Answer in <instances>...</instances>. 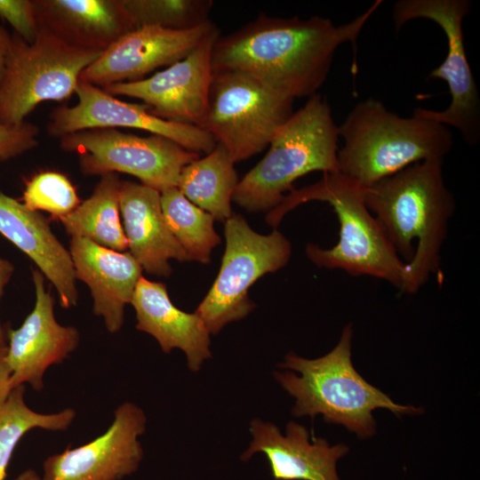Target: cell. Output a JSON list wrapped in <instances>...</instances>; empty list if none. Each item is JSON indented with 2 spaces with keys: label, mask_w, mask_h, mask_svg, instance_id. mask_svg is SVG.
I'll return each instance as SVG.
<instances>
[{
  "label": "cell",
  "mask_w": 480,
  "mask_h": 480,
  "mask_svg": "<svg viewBox=\"0 0 480 480\" xmlns=\"http://www.w3.org/2000/svg\"><path fill=\"white\" fill-rule=\"evenodd\" d=\"M352 335V325H346L335 348L319 358L287 355L278 366L300 375L276 372L275 378L296 399L292 410L294 416L322 414L325 421L342 425L359 439H367L376 432L375 409L386 408L398 417L422 410L396 404L356 371L351 361Z\"/></svg>",
  "instance_id": "cell-5"
},
{
  "label": "cell",
  "mask_w": 480,
  "mask_h": 480,
  "mask_svg": "<svg viewBox=\"0 0 480 480\" xmlns=\"http://www.w3.org/2000/svg\"><path fill=\"white\" fill-rule=\"evenodd\" d=\"M234 164L227 148L216 143L204 157L197 158L182 169L177 188L188 200L214 220H227L233 214L231 200L239 182Z\"/></svg>",
  "instance_id": "cell-23"
},
{
  "label": "cell",
  "mask_w": 480,
  "mask_h": 480,
  "mask_svg": "<svg viewBox=\"0 0 480 480\" xmlns=\"http://www.w3.org/2000/svg\"><path fill=\"white\" fill-rule=\"evenodd\" d=\"M226 248L220 272L195 313L210 334L246 316L255 307L249 288L267 273L284 268L292 254L289 240L279 231L260 235L234 213L225 220Z\"/></svg>",
  "instance_id": "cell-9"
},
{
  "label": "cell",
  "mask_w": 480,
  "mask_h": 480,
  "mask_svg": "<svg viewBox=\"0 0 480 480\" xmlns=\"http://www.w3.org/2000/svg\"><path fill=\"white\" fill-rule=\"evenodd\" d=\"M39 28L66 44L103 52L136 28L121 0H33Z\"/></svg>",
  "instance_id": "cell-19"
},
{
  "label": "cell",
  "mask_w": 480,
  "mask_h": 480,
  "mask_svg": "<svg viewBox=\"0 0 480 480\" xmlns=\"http://www.w3.org/2000/svg\"><path fill=\"white\" fill-rule=\"evenodd\" d=\"M13 480H42L41 476L32 468L26 469L17 476Z\"/></svg>",
  "instance_id": "cell-34"
},
{
  "label": "cell",
  "mask_w": 480,
  "mask_h": 480,
  "mask_svg": "<svg viewBox=\"0 0 480 480\" xmlns=\"http://www.w3.org/2000/svg\"><path fill=\"white\" fill-rule=\"evenodd\" d=\"M160 193L164 220L188 260L210 262L212 249L220 244L213 217L188 200L176 187Z\"/></svg>",
  "instance_id": "cell-25"
},
{
  "label": "cell",
  "mask_w": 480,
  "mask_h": 480,
  "mask_svg": "<svg viewBox=\"0 0 480 480\" xmlns=\"http://www.w3.org/2000/svg\"><path fill=\"white\" fill-rule=\"evenodd\" d=\"M60 145L79 156L85 175L124 172L159 192L178 186L182 169L199 158L164 136L141 137L116 128H92L64 135Z\"/></svg>",
  "instance_id": "cell-10"
},
{
  "label": "cell",
  "mask_w": 480,
  "mask_h": 480,
  "mask_svg": "<svg viewBox=\"0 0 480 480\" xmlns=\"http://www.w3.org/2000/svg\"><path fill=\"white\" fill-rule=\"evenodd\" d=\"M101 53L71 46L42 28L31 44L13 34L0 84V124H20L43 101L69 98Z\"/></svg>",
  "instance_id": "cell-7"
},
{
  "label": "cell",
  "mask_w": 480,
  "mask_h": 480,
  "mask_svg": "<svg viewBox=\"0 0 480 480\" xmlns=\"http://www.w3.org/2000/svg\"><path fill=\"white\" fill-rule=\"evenodd\" d=\"M0 18L25 42L31 44L36 40L39 26L33 0H0Z\"/></svg>",
  "instance_id": "cell-29"
},
{
  "label": "cell",
  "mask_w": 480,
  "mask_h": 480,
  "mask_svg": "<svg viewBox=\"0 0 480 480\" xmlns=\"http://www.w3.org/2000/svg\"><path fill=\"white\" fill-rule=\"evenodd\" d=\"M470 9L468 0H400L393 6V20L396 29L416 19L430 20L443 29L447 39V54L429 77L446 82L451 103L441 111L422 108L414 111L456 128L467 144L475 146L480 140V98L466 54L462 25Z\"/></svg>",
  "instance_id": "cell-11"
},
{
  "label": "cell",
  "mask_w": 480,
  "mask_h": 480,
  "mask_svg": "<svg viewBox=\"0 0 480 480\" xmlns=\"http://www.w3.org/2000/svg\"><path fill=\"white\" fill-rule=\"evenodd\" d=\"M294 100L237 71L212 72L198 127L223 145L235 163L259 154L292 115Z\"/></svg>",
  "instance_id": "cell-8"
},
{
  "label": "cell",
  "mask_w": 480,
  "mask_h": 480,
  "mask_svg": "<svg viewBox=\"0 0 480 480\" xmlns=\"http://www.w3.org/2000/svg\"><path fill=\"white\" fill-rule=\"evenodd\" d=\"M338 128L344 141L338 172L364 187L415 163L444 160L453 145L448 126L414 110L401 116L372 98L358 102Z\"/></svg>",
  "instance_id": "cell-4"
},
{
  "label": "cell",
  "mask_w": 480,
  "mask_h": 480,
  "mask_svg": "<svg viewBox=\"0 0 480 480\" xmlns=\"http://www.w3.org/2000/svg\"><path fill=\"white\" fill-rule=\"evenodd\" d=\"M69 252L76 278L91 290L94 314L103 318L109 332H117L143 268L130 252L108 249L83 237H72Z\"/></svg>",
  "instance_id": "cell-18"
},
{
  "label": "cell",
  "mask_w": 480,
  "mask_h": 480,
  "mask_svg": "<svg viewBox=\"0 0 480 480\" xmlns=\"http://www.w3.org/2000/svg\"><path fill=\"white\" fill-rule=\"evenodd\" d=\"M378 0L363 14L343 25L327 18L270 17L263 13L220 36L211 56L212 72L246 74L284 97H311L325 82L337 49L355 43Z\"/></svg>",
  "instance_id": "cell-1"
},
{
  "label": "cell",
  "mask_w": 480,
  "mask_h": 480,
  "mask_svg": "<svg viewBox=\"0 0 480 480\" xmlns=\"http://www.w3.org/2000/svg\"><path fill=\"white\" fill-rule=\"evenodd\" d=\"M22 199L29 210L47 212L59 220L80 204L71 181L57 172H44L33 176L26 183Z\"/></svg>",
  "instance_id": "cell-28"
},
{
  "label": "cell",
  "mask_w": 480,
  "mask_h": 480,
  "mask_svg": "<svg viewBox=\"0 0 480 480\" xmlns=\"http://www.w3.org/2000/svg\"><path fill=\"white\" fill-rule=\"evenodd\" d=\"M33 281L36 304L23 324L8 332L7 362L12 388L28 383L41 391L46 370L60 364L77 348L80 335L76 327L57 322L54 300L44 288L41 271L33 270Z\"/></svg>",
  "instance_id": "cell-16"
},
{
  "label": "cell",
  "mask_w": 480,
  "mask_h": 480,
  "mask_svg": "<svg viewBox=\"0 0 480 480\" xmlns=\"http://www.w3.org/2000/svg\"><path fill=\"white\" fill-rule=\"evenodd\" d=\"M38 133V127L26 121L18 125L0 124V160L13 158L36 147Z\"/></svg>",
  "instance_id": "cell-30"
},
{
  "label": "cell",
  "mask_w": 480,
  "mask_h": 480,
  "mask_svg": "<svg viewBox=\"0 0 480 480\" xmlns=\"http://www.w3.org/2000/svg\"><path fill=\"white\" fill-rule=\"evenodd\" d=\"M13 270H14V267L12 264V262H10L7 260L0 259V300L4 293L5 285L8 284V282L10 281L12 276ZM0 346H7L4 331L1 324V321H0Z\"/></svg>",
  "instance_id": "cell-32"
},
{
  "label": "cell",
  "mask_w": 480,
  "mask_h": 480,
  "mask_svg": "<svg viewBox=\"0 0 480 480\" xmlns=\"http://www.w3.org/2000/svg\"><path fill=\"white\" fill-rule=\"evenodd\" d=\"M211 20L189 30L143 26L124 35L81 74L79 80L104 88L138 81L190 53L215 27Z\"/></svg>",
  "instance_id": "cell-15"
},
{
  "label": "cell",
  "mask_w": 480,
  "mask_h": 480,
  "mask_svg": "<svg viewBox=\"0 0 480 480\" xmlns=\"http://www.w3.org/2000/svg\"><path fill=\"white\" fill-rule=\"evenodd\" d=\"M366 187L340 172L324 173L316 183L292 189L267 214L276 227L284 216L309 201L328 203L336 213L339 240L332 248L306 246L308 258L318 268L343 270L350 276L384 280L402 291L406 262L401 260L365 204Z\"/></svg>",
  "instance_id": "cell-3"
},
{
  "label": "cell",
  "mask_w": 480,
  "mask_h": 480,
  "mask_svg": "<svg viewBox=\"0 0 480 480\" xmlns=\"http://www.w3.org/2000/svg\"><path fill=\"white\" fill-rule=\"evenodd\" d=\"M74 107L60 106L52 109L47 125L48 133L64 135L92 128H134L168 138L184 148L208 154L216 146L214 139L201 128L159 118L145 104H132L115 98L102 88L78 81Z\"/></svg>",
  "instance_id": "cell-13"
},
{
  "label": "cell",
  "mask_w": 480,
  "mask_h": 480,
  "mask_svg": "<svg viewBox=\"0 0 480 480\" xmlns=\"http://www.w3.org/2000/svg\"><path fill=\"white\" fill-rule=\"evenodd\" d=\"M11 42L12 36L4 28L0 27V84L5 72Z\"/></svg>",
  "instance_id": "cell-33"
},
{
  "label": "cell",
  "mask_w": 480,
  "mask_h": 480,
  "mask_svg": "<svg viewBox=\"0 0 480 480\" xmlns=\"http://www.w3.org/2000/svg\"><path fill=\"white\" fill-rule=\"evenodd\" d=\"M252 440L242 454V460L263 452L276 480H340L336 463L348 452L343 444L330 445L323 438L313 437L307 428L294 421L286 426L285 435L270 422L254 419L250 425Z\"/></svg>",
  "instance_id": "cell-17"
},
{
  "label": "cell",
  "mask_w": 480,
  "mask_h": 480,
  "mask_svg": "<svg viewBox=\"0 0 480 480\" xmlns=\"http://www.w3.org/2000/svg\"><path fill=\"white\" fill-rule=\"evenodd\" d=\"M131 304L136 312L137 330L153 336L166 354L173 348L184 351L189 370L197 372L212 356L210 332L204 323L196 313L174 306L165 284L141 276Z\"/></svg>",
  "instance_id": "cell-22"
},
{
  "label": "cell",
  "mask_w": 480,
  "mask_h": 480,
  "mask_svg": "<svg viewBox=\"0 0 480 480\" xmlns=\"http://www.w3.org/2000/svg\"><path fill=\"white\" fill-rule=\"evenodd\" d=\"M136 28L189 30L210 20L211 0H121Z\"/></svg>",
  "instance_id": "cell-27"
},
{
  "label": "cell",
  "mask_w": 480,
  "mask_h": 480,
  "mask_svg": "<svg viewBox=\"0 0 480 480\" xmlns=\"http://www.w3.org/2000/svg\"><path fill=\"white\" fill-rule=\"evenodd\" d=\"M147 418L135 404L125 402L114 412L108 429L91 442L49 456L42 480H121L134 473L142 460L139 437Z\"/></svg>",
  "instance_id": "cell-14"
},
{
  "label": "cell",
  "mask_w": 480,
  "mask_h": 480,
  "mask_svg": "<svg viewBox=\"0 0 480 480\" xmlns=\"http://www.w3.org/2000/svg\"><path fill=\"white\" fill-rule=\"evenodd\" d=\"M339 128L327 98L316 93L283 124L265 156L239 180L232 200L248 212H269L299 178L337 172Z\"/></svg>",
  "instance_id": "cell-6"
},
{
  "label": "cell",
  "mask_w": 480,
  "mask_h": 480,
  "mask_svg": "<svg viewBox=\"0 0 480 480\" xmlns=\"http://www.w3.org/2000/svg\"><path fill=\"white\" fill-rule=\"evenodd\" d=\"M365 204L406 262L401 292L415 293L436 275L456 203L445 185L443 159L415 163L366 187Z\"/></svg>",
  "instance_id": "cell-2"
},
{
  "label": "cell",
  "mask_w": 480,
  "mask_h": 480,
  "mask_svg": "<svg viewBox=\"0 0 480 480\" xmlns=\"http://www.w3.org/2000/svg\"><path fill=\"white\" fill-rule=\"evenodd\" d=\"M12 370L7 362V346H0V404L12 391Z\"/></svg>",
  "instance_id": "cell-31"
},
{
  "label": "cell",
  "mask_w": 480,
  "mask_h": 480,
  "mask_svg": "<svg viewBox=\"0 0 480 480\" xmlns=\"http://www.w3.org/2000/svg\"><path fill=\"white\" fill-rule=\"evenodd\" d=\"M0 233L37 265L57 290L62 308L76 305L78 292L70 252L41 213L0 193Z\"/></svg>",
  "instance_id": "cell-21"
},
{
  "label": "cell",
  "mask_w": 480,
  "mask_h": 480,
  "mask_svg": "<svg viewBox=\"0 0 480 480\" xmlns=\"http://www.w3.org/2000/svg\"><path fill=\"white\" fill-rule=\"evenodd\" d=\"M220 36L215 26L186 57L138 81L102 88L107 93L140 100L149 112L164 120L198 124L205 115L212 76L211 56Z\"/></svg>",
  "instance_id": "cell-12"
},
{
  "label": "cell",
  "mask_w": 480,
  "mask_h": 480,
  "mask_svg": "<svg viewBox=\"0 0 480 480\" xmlns=\"http://www.w3.org/2000/svg\"><path fill=\"white\" fill-rule=\"evenodd\" d=\"M119 207L130 253L148 273L169 276L171 259L188 260L167 226L158 190L141 183L121 181Z\"/></svg>",
  "instance_id": "cell-20"
},
{
  "label": "cell",
  "mask_w": 480,
  "mask_h": 480,
  "mask_svg": "<svg viewBox=\"0 0 480 480\" xmlns=\"http://www.w3.org/2000/svg\"><path fill=\"white\" fill-rule=\"evenodd\" d=\"M24 394L25 385L14 388L0 404V480H5L13 451L29 430H66L76 418V411L72 408L54 413L33 411L27 405Z\"/></svg>",
  "instance_id": "cell-26"
},
{
  "label": "cell",
  "mask_w": 480,
  "mask_h": 480,
  "mask_svg": "<svg viewBox=\"0 0 480 480\" xmlns=\"http://www.w3.org/2000/svg\"><path fill=\"white\" fill-rule=\"evenodd\" d=\"M120 185L117 173L102 174L92 196L60 219L67 233L117 252L126 251L128 242L119 216Z\"/></svg>",
  "instance_id": "cell-24"
}]
</instances>
